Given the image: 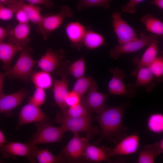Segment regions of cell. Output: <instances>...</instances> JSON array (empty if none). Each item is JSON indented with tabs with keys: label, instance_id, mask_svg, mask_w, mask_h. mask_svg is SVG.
I'll use <instances>...</instances> for the list:
<instances>
[{
	"label": "cell",
	"instance_id": "15",
	"mask_svg": "<svg viewBox=\"0 0 163 163\" xmlns=\"http://www.w3.org/2000/svg\"><path fill=\"white\" fill-rule=\"evenodd\" d=\"M73 134V137L62 150V155H61L63 158L65 157V158L70 161H77L84 157L85 144L89 139L87 138L81 137L78 133Z\"/></svg>",
	"mask_w": 163,
	"mask_h": 163
},
{
	"label": "cell",
	"instance_id": "45",
	"mask_svg": "<svg viewBox=\"0 0 163 163\" xmlns=\"http://www.w3.org/2000/svg\"><path fill=\"white\" fill-rule=\"evenodd\" d=\"M8 0H0V2L5 4Z\"/></svg>",
	"mask_w": 163,
	"mask_h": 163
},
{
	"label": "cell",
	"instance_id": "6",
	"mask_svg": "<svg viewBox=\"0 0 163 163\" xmlns=\"http://www.w3.org/2000/svg\"><path fill=\"white\" fill-rule=\"evenodd\" d=\"M38 149L36 145L28 142L25 143L11 142L0 147V152L5 158L23 156L26 157L30 162L35 163L37 161L36 155Z\"/></svg>",
	"mask_w": 163,
	"mask_h": 163
},
{
	"label": "cell",
	"instance_id": "20",
	"mask_svg": "<svg viewBox=\"0 0 163 163\" xmlns=\"http://www.w3.org/2000/svg\"><path fill=\"white\" fill-rule=\"evenodd\" d=\"M30 31V27L29 23H18L13 27L8 37V42L22 47L28 45L30 41L29 37Z\"/></svg>",
	"mask_w": 163,
	"mask_h": 163
},
{
	"label": "cell",
	"instance_id": "30",
	"mask_svg": "<svg viewBox=\"0 0 163 163\" xmlns=\"http://www.w3.org/2000/svg\"><path fill=\"white\" fill-rule=\"evenodd\" d=\"M147 126L150 131L157 134H160L163 131V115L159 113H153L149 117Z\"/></svg>",
	"mask_w": 163,
	"mask_h": 163
},
{
	"label": "cell",
	"instance_id": "42",
	"mask_svg": "<svg viewBox=\"0 0 163 163\" xmlns=\"http://www.w3.org/2000/svg\"><path fill=\"white\" fill-rule=\"evenodd\" d=\"M7 77V72H2L0 71V97L5 94L3 91V85L5 78Z\"/></svg>",
	"mask_w": 163,
	"mask_h": 163
},
{
	"label": "cell",
	"instance_id": "34",
	"mask_svg": "<svg viewBox=\"0 0 163 163\" xmlns=\"http://www.w3.org/2000/svg\"><path fill=\"white\" fill-rule=\"evenodd\" d=\"M152 72L154 81H161L163 75V57L162 55L157 57L149 67Z\"/></svg>",
	"mask_w": 163,
	"mask_h": 163
},
{
	"label": "cell",
	"instance_id": "13",
	"mask_svg": "<svg viewBox=\"0 0 163 163\" xmlns=\"http://www.w3.org/2000/svg\"><path fill=\"white\" fill-rule=\"evenodd\" d=\"M49 120L40 107L29 102L23 106L20 111L16 128L29 123Z\"/></svg>",
	"mask_w": 163,
	"mask_h": 163
},
{
	"label": "cell",
	"instance_id": "41",
	"mask_svg": "<svg viewBox=\"0 0 163 163\" xmlns=\"http://www.w3.org/2000/svg\"><path fill=\"white\" fill-rule=\"evenodd\" d=\"M13 27L11 25H8L6 28L0 26V41H4L9 36Z\"/></svg>",
	"mask_w": 163,
	"mask_h": 163
},
{
	"label": "cell",
	"instance_id": "26",
	"mask_svg": "<svg viewBox=\"0 0 163 163\" xmlns=\"http://www.w3.org/2000/svg\"><path fill=\"white\" fill-rule=\"evenodd\" d=\"M31 78L35 87L45 90L53 87V80L50 72L43 70L34 72Z\"/></svg>",
	"mask_w": 163,
	"mask_h": 163
},
{
	"label": "cell",
	"instance_id": "33",
	"mask_svg": "<svg viewBox=\"0 0 163 163\" xmlns=\"http://www.w3.org/2000/svg\"><path fill=\"white\" fill-rule=\"evenodd\" d=\"M111 0H78L76 9L80 11L83 9L92 7H101L109 9Z\"/></svg>",
	"mask_w": 163,
	"mask_h": 163
},
{
	"label": "cell",
	"instance_id": "39",
	"mask_svg": "<svg viewBox=\"0 0 163 163\" xmlns=\"http://www.w3.org/2000/svg\"><path fill=\"white\" fill-rule=\"evenodd\" d=\"M34 5H43L48 8H51L54 6V3L51 0H19Z\"/></svg>",
	"mask_w": 163,
	"mask_h": 163
},
{
	"label": "cell",
	"instance_id": "17",
	"mask_svg": "<svg viewBox=\"0 0 163 163\" xmlns=\"http://www.w3.org/2000/svg\"><path fill=\"white\" fill-rule=\"evenodd\" d=\"M28 94L24 89L9 94H5L0 97V114L4 113L6 116L11 117L13 110L19 105Z\"/></svg>",
	"mask_w": 163,
	"mask_h": 163
},
{
	"label": "cell",
	"instance_id": "23",
	"mask_svg": "<svg viewBox=\"0 0 163 163\" xmlns=\"http://www.w3.org/2000/svg\"><path fill=\"white\" fill-rule=\"evenodd\" d=\"M158 39L153 42L146 49L140 59L137 63V66L131 74L132 76L136 75L141 68L149 67L157 57L158 51Z\"/></svg>",
	"mask_w": 163,
	"mask_h": 163
},
{
	"label": "cell",
	"instance_id": "29",
	"mask_svg": "<svg viewBox=\"0 0 163 163\" xmlns=\"http://www.w3.org/2000/svg\"><path fill=\"white\" fill-rule=\"evenodd\" d=\"M36 158L39 163H60L65 161L61 154L55 156L47 149H39L36 155Z\"/></svg>",
	"mask_w": 163,
	"mask_h": 163
},
{
	"label": "cell",
	"instance_id": "1",
	"mask_svg": "<svg viewBox=\"0 0 163 163\" xmlns=\"http://www.w3.org/2000/svg\"><path fill=\"white\" fill-rule=\"evenodd\" d=\"M129 106L128 101L118 106L106 105L102 110L95 117V120L100 125L101 134L93 144L98 145L104 139L117 144L126 135V132L128 128L123 125V121L125 111Z\"/></svg>",
	"mask_w": 163,
	"mask_h": 163
},
{
	"label": "cell",
	"instance_id": "2",
	"mask_svg": "<svg viewBox=\"0 0 163 163\" xmlns=\"http://www.w3.org/2000/svg\"><path fill=\"white\" fill-rule=\"evenodd\" d=\"M55 121L60 124L66 132L71 131L73 133H85L88 139L93 138L100 133L98 127L92 126V114L77 117H63L58 113Z\"/></svg>",
	"mask_w": 163,
	"mask_h": 163
},
{
	"label": "cell",
	"instance_id": "37",
	"mask_svg": "<svg viewBox=\"0 0 163 163\" xmlns=\"http://www.w3.org/2000/svg\"><path fill=\"white\" fill-rule=\"evenodd\" d=\"M82 99L81 97L72 90L68 92L65 100L67 107H69L81 103Z\"/></svg>",
	"mask_w": 163,
	"mask_h": 163
},
{
	"label": "cell",
	"instance_id": "5",
	"mask_svg": "<svg viewBox=\"0 0 163 163\" xmlns=\"http://www.w3.org/2000/svg\"><path fill=\"white\" fill-rule=\"evenodd\" d=\"M158 36L155 34L148 35L145 32H142L139 38L137 39L114 46L110 50V56L117 60L123 54L135 52L149 45L158 40Z\"/></svg>",
	"mask_w": 163,
	"mask_h": 163
},
{
	"label": "cell",
	"instance_id": "35",
	"mask_svg": "<svg viewBox=\"0 0 163 163\" xmlns=\"http://www.w3.org/2000/svg\"><path fill=\"white\" fill-rule=\"evenodd\" d=\"M45 90L36 87L32 95L29 99V102L40 107L45 102L46 99Z\"/></svg>",
	"mask_w": 163,
	"mask_h": 163
},
{
	"label": "cell",
	"instance_id": "36",
	"mask_svg": "<svg viewBox=\"0 0 163 163\" xmlns=\"http://www.w3.org/2000/svg\"><path fill=\"white\" fill-rule=\"evenodd\" d=\"M14 14L15 11L13 9L0 2V20H9L12 18Z\"/></svg>",
	"mask_w": 163,
	"mask_h": 163
},
{
	"label": "cell",
	"instance_id": "19",
	"mask_svg": "<svg viewBox=\"0 0 163 163\" xmlns=\"http://www.w3.org/2000/svg\"><path fill=\"white\" fill-rule=\"evenodd\" d=\"M68 82L67 77H61L59 79L54 77L53 91L54 99L57 105L59 107L61 112L66 110L67 107L65 100L69 92Z\"/></svg>",
	"mask_w": 163,
	"mask_h": 163
},
{
	"label": "cell",
	"instance_id": "38",
	"mask_svg": "<svg viewBox=\"0 0 163 163\" xmlns=\"http://www.w3.org/2000/svg\"><path fill=\"white\" fill-rule=\"evenodd\" d=\"M145 0H129L126 5L121 8L122 11L125 13L134 14L136 12V6Z\"/></svg>",
	"mask_w": 163,
	"mask_h": 163
},
{
	"label": "cell",
	"instance_id": "16",
	"mask_svg": "<svg viewBox=\"0 0 163 163\" xmlns=\"http://www.w3.org/2000/svg\"><path fill=\"white\" fill-rule=\"evenodd\" d=\"M87 30L79 21L68 23L65 26V31L72 47L80 51L83 45V40Z\"/></svg>",
	"mask_w": 163,
	"mask_h": 163
},
{
	"label": "cell",
	"instance_id": "46",
	"mask_svg": "<svg viewBox=\"0 0 163 163\" xmlns=\"http://www.w3.org/2000/svg\"></svg>",
	"mask_w": 163,
	"mask_h": 163
},
{
	"label": "cell",
	"instance_id": "10",
	"mask_svg": "<svg viewBox=\"0 0 163 163\" xmlns=\"http://www.w3.org/2000/svg\"><path fill=\"white\" fill-rule=\"evenodd\" d=\"M66 58L63 49L54 50L48 49L45 54L37 61V66L42 70L49 72H56L63 63Z\"/></svg>",
	"mask_w": 163,
	"mask_h": 163
},
{
	"label": "cell",
	"instance_id": "31",
	"mask_svg": "<svg viewBox=\"0 0 163 163\" xmlns=\"http://www.w3.org/2000/svg\"><path fill=\"white\" fill-rule=\"evenodd\" d=\"M81 103L70 107L63 112L58 113L62 116L69 117H77L92 114Z\"/></svg>",
	"mask_w": 163,
	"mask_h": 163
},
{
	"label": "cell",
	"instance_id": "11",
	"mask_svg": "<svg viewBox=\"0 0 163 163\" xmlns=\"http://www.w3.org/2000/svg\"><path fill=\"white\" fill-rule=\"evenodd\" d=\"M112 26L120 44L137 39L138 37L135 30L122 17L121 14L115 11L112 14Z\"/></svg>",
	"mask_w": 163,
	"mask_h": 163
},
{
	"label": "cell",
	"instance_id": "27",
	"mask_svg": "<svg viewBox=\"0 0 163 163\" xmlns=\"http://www.w3.org/2000/svg\"><path fill=\"white\" fill-rule=\"evenodd\" d=\"M147 30L158 36H163V23L160 20L150 14H147L141 18Z\"/></svg>",
	"mask_w": 163,
	"mask_h": 163
},
{
	"label": "cell",
	"instance_id": "7",
	"mask_svg": "<svg viewBox=\"0 0 163 163\" xmlns=\"http://www.w3.org/2000/svg\"><path fill=\"white\" fill-rule=\"evenodd\" d=\"M74 14L73 10L69 6L63 5L57 14L43 16L41 34L43 40H47L51 33L61 26L65 19L71 18Z\"/></svg>",
	"mask_w": 163,
	"mask_h": 163
},
{
	"label": "cell",
	"instance_id": "24",
	"mask_svg": "<svg viewBox=\"0 0 163 163\" xmlns=\"http://www.w3.org/2000/svg\"><path fill=\"white\" fill-rule=\"evenodd\" d=\"M83 156L86 160L91 162H100L105 161L111 162L104 150L87 141L84 149Z\"/></svg>",
	"mask_w": 163,
	"mask_h": 163
},
{
	"label": "cell",
	"instance_id": "18",
	"mask_svg": "<svg viewBox=\"0 0 163 163\" xmlns=\"http://www.w3.org/2000/svg\"><path fill=\"white\" fill-rule=\"evenodd\" d=\"M137 79L134 83L128 84L127 89L130 91L135 94L136 88L138 87L144 88L147 92H150L156 87L153 83L154 75L149 67L140 68L138 71Z\"/></svg>",
	"mask_w": 163,
	"mask_h": 163
},
{
	"label": "cell",
	"instance_id": "32",
	"mask_svg": "<svg viewBox=\"0 0 163 163\" xmlns=\"http://www.w3.org/2000/svg\"><path fill=\"white\" fill-rule=\"evenodd\" d=\"M92 77L84 76L77 79L72 90L78 94L82 98L88 91L94 80Z\"/></svg>",
	"mask_w": 163,
	"mask_h": 163
},
{
	"label": "cell",
	"instance_id": "28",
	"mask_svg": "<svg viewBox=\"0 0 163 163\" xmlns=\"http://www.w3.org/2000/svg\"><path fill=\"white\" fill-rule=\"evenodd\" d=\"M86 70L84 56H82L73 62L70 61L67 66L68 75H71L76 79L84 76Z\"/></svg>",
	"mask_w": 163,
	"mask_h": 163
},
{
	"label": "cell",
	"instance_id": "12",
	"mask_svg": "<svg viewBox=\"0 0 163 163\" xmlns=\"http://www.w3.org/2000/svg\"><path fill=\"white\" fill-rule=\"evenodd\" d=\"M112 76L108 84V91L109 94L121 95L128 97H133L135 94L130 91L125 86L123 78L127 74L118 67L111 68L109 70Z\"/></svg>",
	"mask_w": 163,
	"mask_h": 163
},
{
	"label": "cell",
	"instance_id": "43",
	"mask_svg": "<svg viewBox=\"0 0 163 163\" xmlns=\"http://www.w3.org/2000/svg\"><path fill=\"white\" fill-rule=\"evenodd\" d=\"M149 4L155 5L161 9H163V0H152Z\"/></svg>",
	"mask_w": 163,
	"mask_h": 163
},
{
	"label": "cell",
	"instance_id": "44",
	"mask_svg": "<svg viewBox=\"0 0 163 163\" xmlns=\"http://www.w3.org/2000/svg\"><path fill=\"white\" fill-rule=\"evenodd\" d=\"M7 143V141L4 134L0 130V147L3 146Z\"/></svg>",
	"mask_w": 163,
	"mask_h": 163
},
{
	"label": "cell",
	"instance_id": "25",
	"mask_svg": "<svg viewBox=\"0 0 163 163\" xmlns=\"http://www.w3.org/2000/svg\"><path fill=\"white\" fill-rule=\"evenodd\" d=\"M105 44L104 37L96 32L87 25V30L83 40V45L88 50H93Z\"/></svg>",
	"mask_w": 163,
	"mask_h": 163
},
{
	"label": "cell",
	"instance_id": "22",
	"mask_svg": "<svg viewBox=\"0 0 163 163\" xmlns=\"http://www.w3.org/2000/svg\"><path fill=\"white\" fill-rule=\"evenodd\" d=\"M22 48V46L18 44L0 41V60L3 63L4 70L8 71L10 69L13 58Z\"/></svg>",
	"mask_w": 163,
	"mask_h": 163
},
{
	"label": "cell",
	"instance_id": "40",
	"mask_svg": "<svg viewBox=\"0 0 163 163\" xmlns=\"http://www.w3.org/2000/svg\"><path fill=\"white\" fill-rule=\"evenodd\" d=\"M13 9L15 11L16 18L18 23H29L30 21L29 18L24 11L20 9Z\"/></svg>",
	"mask_w": 163,
	"mask_h": 163
},
{
	"label": "cell",
	"instance_id": "21",
	"mask_svg": "<svg viewBox=\"0 0 163 163\" xmlns=\"http://www.w3.org/2000/svg\"><path fill=\"white\" fill-rule=\"evenodd\" d=\"M163 152V139L145 146L138 153L137 163H153L155 158Z\"/></svg>",
	"mask_w": 163,
	"mask_h": 163
},
{
	"label": "cell",
	"instance_id": "4",
	"mask_svg": "<svg viewBox=\"0 0 163 163\" xmlns=\"http://www.w3.org/2000/svg\"><path fill=\"white\" fill-rule=\"evenodd\" d=\"M37 130L28 142L33 145L57 142L66 132L64 127L53 126L49 120L35 123Z\"/></svg>",
	"mask_w": 163,
	"mask_h": 163
},
{
	"label": "cell",
	"instance_id": "8",
	"mask_svg": "<svg viewBox=\"0 0 163 163\" xmlns=\"http://www.w3.org/2000/svg\"><path fill=\"white\" fill-rule=\"evenodd\" d=\"M113 148L102 146L108 157L128 155L136 152L140 145V137L138 133L126 136L122 138Z\"/></svg>",
	"mask_w": 163,
	"mask_h": 163
},
{
	"label": "cell",
	"instance_id": "9",
	"mask_svg": "<svg viewBox=\"0 0 163 163\" xmlns=\"http://www.w3.org/2000/svg\"><path fill=\"white\" fill-rule=\"evenodd\" d=\"M87 95L81 100V103L89 111L99 113L104 109L108 94L102 93L97 90V84L94 80Z\"/></svg>",
	"mask_w": 163,
	"mask_h": 163
},
{
	"label": "cell",
	"instance_id": "14",
	"mask_svg": "<svg viewBox=\"0 0 163 163\" xmlns=\"http://www.w3.org/2000/svg\"><path fill=\"white\" fill-rule=\"evenodd\" d=\"M5 4L13 9L22 10L27 16L30 21L37 26V31L41 34V23L43 16L41 14V8L38 5L26 4L19 0H8Z\"/></svg>",
	"mask_w": 163,
	"mask_h": 163
},
{
	"label": "cell",
	"instance_id": "3",
	"mask_svg": "<svg viewBox=\"0 0 163 163\" xmlns=\"http://www.w3.org/2000/svg\"><path fill=\"white\" fill-rule=\"evenodd\" d=\"M32 49L28 45L23 46L19 57L12 68L7 72L10 78H18L27 82L34 72L33 69L37 64L30 55Z\"/></svg>",
	"mask_w": 163,
	"mask_h": 163
}]
</instances>
